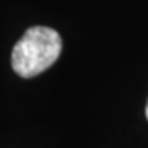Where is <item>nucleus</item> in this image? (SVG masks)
Returning <instances> with one entry per match:
<instances>
[{
  "label": "nucleus",
  "instance_id": "nucleus-1",
  "mask_svg": "<svg viewBox=\"0 0 148 148\" xmlns=\"http://www.w3.org/2000/svg\"><path fill=\"white\" fill-rule=\"evenodd\" d=\"M63 49L59 33L48 27H32L12 51V68L20 77L30 79L56 63Z\"/></svg>",
  "mask_w": 148,
  "mask_h": 148
},
{
  "label": "nucleus",
  "instance_id": "nucleus-2",
  "mask_svg": "<svg viewBox=\"0 0 148 148\" xmlns=\"http://www.w3.org/2000/svg\"><path fill=\"white\" fill-rule=\"evenodd\" d=\"M145 115H147V120H148V102H147V109H145Z\"/></svg>",
  "mask_w": 148,
  "mask_h": 148
}]
</instances>
